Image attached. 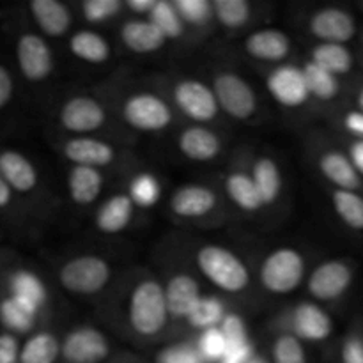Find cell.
I'll use <instances>...</instances> for the list:
<instances>
[{"instance_id": "obj_6", "label": "cell", "mask_w": 363, "mask_h": 363, "mask_svg": "<svg viewBox=\"0 0 363 363\" xmlns=\"http://www.w3.org/2000/svg\"><path fill=\"white\" fill-rule=\"evenodd\" d=\"M213 94L218 108L238 121L250 119L257 108L255 92L240 74L220 73L213 82Z\"/></svg>"}, {"instance_id": "obj_48", "label": "cell", "mask_w": 363, "mask_h": 363, "mask_svg": "<svg viewBox=\"0 0 363 363\" xmlns=\"http://www.w3.org/2000/svg\"><path fill=\"white\" fill-rule=\"evenodd\" d=\"M250 358H254V346L250 344V340H247V342L227 346L225 354L220 363H247Z\"/></svg>"}, {"instance_id": "obj_34", "label": "cell", "mask_w": 363, "mask_h": 363, "mask_svg": "<svg viewBox=\"0 0 363 363\" xmlns=\"http://www.w3.org/2000/svg\"><path fill=\"white\" fill-rule=\"evenodd\" d=\"M225 188L229 197L233 199L234 204L241 208L243 211H257L262 208V201L257 194L254 181L250 174L245 172H233L227 176Z\"/></svg>"}, {"instance_id": "obj_45", "label": "cell", "mask_w": 363, "mask_h": 363, "mask_svg": "<svg viewBox=\"0 0 363 363\" xmlns=\"http://www.w3.org/2000/svg\"><path fill=\"white\" fill-rule=\"evenodd\" d=\"M218 328L222 330L223 337H225L227 346L247 342L248 340L247 325H245V321L238 314H225V318L220 323Z\"/></svg>"}, {"instance_id": "obj_20", "label": "cell", "mask_w": 363, "mask_h": 363, "mask_svg": "<svg viewBox=\"0 0 363 363\" xmlns=\"http://www.w3.org/2000/svg\"><path fill=\"white\" fill-rule=\"evenodd\" d=\"M64 156L73 165L99 169V167H105L112 162L113 149L106 142L98 140V138L78 137L67 142L66 147H64Z\"/></svg>"}, {"instance_id": "obj_12", "label": "cell", "mask_w": 363, "mask_h": 363, "mask_svg": "<svg viewBox=\"0 0 363 363\" xmlns=\"http://www.w3.org/2000/svg\"><path fill=\"white\" fill-rule=\"evenodd\" d=\"M174 99L181 112L197 123L213 121L218 113L213 89L199 80H183L174 89Z\"/></svg>"}, {"instance_id": "obj_1", "label": "cell", "mask_w": 363, "mask_h": 363, "mask_svg": "<svg viewBox=\"0 0 363 363\" xmlns=\"http://www.w3.org/2000/svg\"><path fill=\"white\" fill-rule=\"evenodd\" d=\"M199 269L209 282L225 293H241L250 284V273L236 254L218 245H206L197 252Z\"/></svg>"}, {"instance_id": "obj_13", "label": "cell", "mask_w": 363, "mask_h": 363, "mask_svg": "<svg viewBox=\"0 0 363 363\" xmlns=\"http://www.w3.org/2000/svg\"><path fill=\"white\" fill-rule=\"evenodd\" d=\"M318 169L332 190H350L363 194V179L340 147H326L318 156Z\"/></svg>"}, {"instance_id": "obj_52", "label": "cell", "mask_w": 363, "mask_h": 363, "mask_svg": "<svg viewBox=\"0 0 363 363\" xmlns=\"http://www.w3.org/2000/svg\"><path fill=\"white\" fill-rule=\"evenodd\" d=\"M13 202V190L7 186V183L4 181V177L0 176V211L7 209Z\"/></svg>"}, {"instance_id": "obj_26", "label": "cell", "mask_w": 363, "mask_h": 363, "mask_svg": "<svg viewBox=\"0 0 363 363\" xmlns=\"http://www.w3.org/2000/svg\"><path fill=\"white\" fill-rule=\"evenodd\" d=\"M67 188L73 202L80 206L92 204L101 194L103 176L98 169L92 167L73 165L67 177Z\"/></svg>"}, {"instance_id": "obj_4", "label": "cell", "mask_w": 363, "mask_h": 363, "mask_svg": "<svg viewBox=\"0 0 363 363\" xmlns=\"http://www.w3.org/2000/svg\"><path fill=\"white\" fill-rule=\"evenodd\" d=\"M261 284L273 294H287L301 286L307 275V262L300 250L291 247L272 252L262 261Z\"/></svg>"}, {"instance_id": "obj_8", "label": "cell", "mask_w": 363, "mask_h": 363, "mask_svg": "<svg viewBox=\"0 0 363 363\" xmlns=\"http://www.w3.org/2000/svg\"><path fill=\"white\" fill-rule=\"evenodd\" d=\"M123 117L130 126L137 130L160 131L170 124L172 110L160 96L140 92L128 98L123 106Z\"/></svg>"}, {"instance_id": "obj_5", "label": "cell", "mask_w": 363, "mask_h": 363, "mask_svg": "<svg viewBox=\"0 0 363 363\" xmlns=\"http://www.w3.org/2000/svg\"><path fill=\"white\" fill-rule=\"evenodd\" d=\"M112 269L108 262L96 255H80L60 268L59 282L66 291L74 294L99 293L108 284Z\"/></svg>"}, {"instance_id": "obj_10", "label": "cell", "mask_w": 363, "mask_h": 363, "mask_svg": "<svg viewBox=\"0 0 363 363\" xmlns=\"http://www.w3.org/2000/svg\"><path fill=\"white\" fill-rule=\"evenodd\" d=\"M110 354V344L99 330L82 326L64 337L60 357L67 363H101Z\"/></svg>"}, {"instance_id": "obj_37", "label": "cell", "mask_w": 363, "mask_h": 363, "mask_svg": "<svg viewBox=\"0 0 363 363\" xmlns=\"http://www.w3.org/2000/svg\"><path fill=\"white\" fill-rule=\"evenodd\" d=\"M149 21L162 32L165 39H177L183 34V21L169 0H156L155 7L149 13Z\"/></svg>"}, {"instance_id": "obj_41", "label": "cell", "mask_w": 363, "mask_h": 363, "mask_svg": "<svg viewBox=\"0 0 363 363\" xmlns=\"http://www.w3.org/2000/svg\"><path fill=\"white\" fill-rule=\"evenodd\" d=\"M172 6L176 7L181 21L191 25L208 23L213 16V7L209 0H174Z\"/></svg>"}, {"instance_id": "obj_40", "label": "cell", "mask_w": 363, "mask_h": 363, "mask_svg": "<svg viewBox=\"0 0 363 363\" xmlns=\"http://www.w3.org/2000/svg\"><path fill=\"white\" fill-rule=\"evenodd\" d=\"M273 363H308L303 344L291 333L279 337L273 344Z\"/></svg>"}, {"instance_id": "obj_17", "label": "cell", "mask_w": 363, "mask_h": 363, "mask_svg": "<svg viewBox=\"0 0 363 363\" xmlns=\"http://www.w3.org/2000/svg\"><path fill=\"white\" fill-rule=\"evenodd\" d=\"M216 194L208 186L188 184L174 191L170 208L181 218H199L211 213L216 206Z\"/></svg>"}, {"instance_id": "obj_39", "label": "cell", "mask_w": 363, "mask_h": 363, "mask_svg": "<svg viewBox=\"0 0 363 363\" xmlns=\"http://www.w3.org/2000/svg\"><path fill=\"white\" fill-rule=\"evenodd\" d=\"M197 351L201 353L202 360L206 363H220L227 351V340L223 337L222 330L220 328H209L202 332V335L199 337Z\"/></svg>"}, {"instance_id": "obj_33", "label": "cell", "mask_w": 363, "mask_h": 363, "mask_svg": "<svg viewBox=\"0 0 363 363\" xmlns=\"http://www.w3.org/2000/svg\"><path fill=\"white\" fill-rule=\"evenodd\" d=\"M38 312V308L25 303L23 300L9 296L0 303V321L9 332L23 333L34 326Z\"/></svg>"}, {"instance_id": "obj_38", "label": "cell", "mask_w": 363, "mask_h": 363, "mask_svg": "<svg viewBox=\"0 0 363 363\" xmlns=\"http://www.w3.org/2000/svg\"><path fill=\"white\" fill-rule=\"evenodd\" d=\"M213 16L227 28H240L250 18V6L247 0H215L211 2Z\"/></svg>"}, {"instance_id": "obj_2", "label": "cell", "mask_w": 363, "mask_h": 363, "mask_svg": "<svg viewBox=\"0 0 363 363\" xmlns=\"http://www.w3.org/2000/svg\"><path fill=\"white\" fill-rule=\"evenodd\" d=\"M169 311L165 303V291L156 280H144L130 296L131 328L140 337H155L165 326Z\"/></svg>"}, {"instance_id": "obj_19", "label": "cell", "mask_w": 363, "mask_h": 363, "mask_svg": "<svg viewBox=\"0 0 363 363\" xmlns=\"http://www.w3.org/2000/svg\"><path fill=\"white\" fill-rule=\"evenodd\" d=\"M177 147L194 162H211L222 151V142L204 126H190L177 138Z\"/></svg>"}, {"instance_id": "obj_29", "label": "cell", "mask_w": 363, "mask_h": 363, "mask_svg": "<svg viewBox=\"0 0 363 363\" xmlns=\"http://www.w3.org/2000/svg\"><path fill=\"white\" fill-rule=\"evenodd\" d=\"M69 50L74 57L89 64H103L110 59V46L103 35L92 30H80L69 39Z\"/></svg>"}, {"instance_id": "obj_50", "label": "cell", "mask_w": 363, "mask_h": 363, "mask_svg": "<svg viewBox=\"0 0 363 363\" xmlns=\"http://www.w3.org/2000/svg\"><path fill=\"white\" fill-rule=\"evenodd\" d=\"M344 151H346V155L350 156L351 163H353L357 172L360 174V177L363 179V140L347 138V144Z\"/></svg>"}, {"instance_id": "obj_31", "label": "cell", "mask_w": 363, "mask_h": 363, "mask_svg": "<svg viewBox=\"0 0 363 363\" xmlns=\"http://www.w3.org/2000/svg\"><path fill=\"white\" fill-rule=\"evenodd\" d=\"M301 71H303L305 84H307L311 98L321 99V101H333L335 98H339L340 91H342L340 78L321 69V67L315 66L311 60L303 64Z\"/></svg>"}, {"instance_id": "obj_49", "label": "cell", "mask_w": 363, "mask_h": 363, "mask_svg": "<svg viewBox=\"0 0 363 363\" xmlns=\"http://www.w3.org/2000/svg\"><path fill=\"white\" fill-rule=\"evenodd\" d=\"M14 84L13 77H11L9 69L4 64H0V112L9 105L11 98H13Z\"/></svg>"}, {"instance_id": "obj_47", "label": "cell", "mask_w": 363, "mask_h": 363, "mask_svg": "<svg viewBox=\"0 0 363 363\" xmlns=\"http://www.w3.org/2000/svg\"><path fill=\"white\" fill-rule=\"evenodd\" d=\"M20 342L14 333H0V363H18Z\"/></svg>"}, {"instance_id": "obj_53", "label": "cell", "mask_w": 363, "mask_h": 363, "mask_svg": "<svg viewBox=\"0 0 363 363\" xmlns=\"http://www.w3.org/2000/svg\"><path fill=\"white\" fill-rule=\"evenodd\" d=\"M357 108L363 112V84L360 85V89H358L357 92Z\"/></svg>"}, {"instance_id": "obj_36", "label": "cell", "mask_w": 363, "mask_h": 363, "mask_svg": "<svg viewBox=\"0 0 363 363\" xmlns=\"http://www.w3.org/2000/svg\"><path fill=\"white\" fill-rule=\"evenodd\" d=\"M130 201L133 206L138 208H152L158 204L160 197H162V186L155 174L142 172L133 177L130 183V194H128Z\"/></svg>"}, {"instance_id": "obj_21", "label": "cell", "mask_w": 363, "mask_h": 363, "mask_svg": "<svg viewBox=\"0 0 363 363\" xmlns=\"http://www.w3.org/2000/svg\"><path fill=\"white\" fill-rule=\"evenodd\" d=\"M245 50L259 60H284L291 52V39L275 28L254 32L245 41Z\"/></svg>"}, {"instance_id": "obj_25", "label": "cell", "mask_w": 363, "mask_h": 363, "mask_svg": "<svg viewBox=\"0 0 363 363\" xmlns=\"http://www.w3.org/2000/svg\"><path fill=\"white\" fill-rule=\"evenodd\" d=\"M133 202L124 194L113 195L99 208L96 215V227L103 234H117L130 225L133 218Z\"/></svg>"}, {"instance_id": "obj_51", "label": "cell", "mask_w": 363, "mask_h": 363, "mask_svg": "<svg viewBox=\"0 0 363 363\" xmlns=\"http://www.w3.org/2000/svg\"><path fill=\"white\" fill-rule=\"evenodd\" d=\"M156 0H128L126 6L130 7L133 13H138V14H149L152 11V7H155Z\"/></svg>"}, {"instance_id": "obj_54", "label": "cell", "mask_w": 363, "mask_h": 363, "mask_svg": "<svg viewBox=\"0 0 363 363\" xmlns=\"http://www.w3.org/2000/svg\"><path fill=\"white\" fill-rule=\"evenodd\" d=\"M247 363H264V360H261V358L254 357V358H250V360H248Z\"/></svg>"}, {"instance_id": "obj_46", "label": "cell", "mask_w": 363, "mask_h": 363, "mask_svg": "<svg viewBox=\"0 0 363 363\" xmlns=\"http://www.w3.org/2000/svg\"><path fill=\"white\" fill-rule=\"evenodd\" d=\"M340 128L346 131L347 138H354V140H363V112L354 108L346 110L340 117Z\"/></svg>"}, {"instance_id": "obj_16", "label": "cell", "mask_w": 363, "mask_h": 363, "mask_svg": "<svg viewBox=\"0 0 363 363\" xmlns=\"http://www.w3.org/2000/svg\"><path fill=\"white\" fill-rule=\"evenodd\" d=\"M0 176L13 194H28L38 186V172L30 160L14 149H0Z\"/></svg>"}, {"instance_id": "obj_27", "label": "cell", "mask_w": 363, "mask_h": 363, "mask_svg": "<svg viewBox=\"0 0 363 363\" xmlns=\"http://www.w3.org/2000/svg\"><path fill=\"white\" fill-rule=\"evenodd\" d=\"M250 177L257 188L262 206L273 204L279 199L280 190H282V176H280L279 165L272 158L261 156L259 160H255Z\"/></svg>"}, {"instance_id": "obj_9", "label": "cell", "mask_w": 363, "mask_h": 363, "mask_svg": "<svg viewBox=\"0 0 363 363\" xmlns=\"http://www.w3.org/2000/svg\"><path fill=\"white\" fill-rule=\"evenodd\" d=\"M16 62L23 78L28 82H43L52 74V50L41 35L23 32L16 39Z\"/></svg>"}, {"instance_id": "obj_3", "label": "cell", "mask_w": 363, "mask_h": 363, "mask_svg": "<svg viewBox=\"0 0 363 363\" xmlns=\"http://www.w3.org/2000/svg\"><path fill=\"white\" fill-rule=\"evenodd\" d=\"M357 280V266L344 257L328 259L308 275V293L315 303H335L347 296Z\"/></svg>"}, {"instance_id": "obj_23", "label": "cell", "mask_w": 363, "mask_h": 363, "mask_svg": "<svg viewBox=\"0 0 363 363\" xmlns=\"http://www.w3.org/2000/svg\"><path fill=\"white\" fill-rule=\"evenodd\" d=\"M311 62L328 71L337 78H344L354 69V55L347 45L337 43H318L311 53Z\"/></svg>"}, {"instance_id": "obj_35", "label": "cell", "mask_w": 363, "mask_h": 363, "mask_svg": "<svg viewBox=\"0 0 363 363\" xmlns=\"http://www.w3.org/2000/svg\"><path fill=\"white\" fill-rule=\"evenodd\" d=\"M225 305H223L222 300H218L215 296H201V300L197 301V305L190 312L186 321L194 328H199L204 332V330L209 328H218L220 323L225 318Z\"/></svg>"}, {"instance_id": "obj_14", "label": "cell", "mask_w": 363, "mask_h": 363, "mask_svg": "<svg viewBox=\"0 0 363 363\" xmlns=\"http://www.w3.org/2000/svg\"><path fill=\"white\" fill-rule=\"evenodd\" d=\"M268 91L277 103L287 108H298L308 101L307 84L301 67L287 64L277 67L268 77Z\"/></svg>"}, {"instance_id": "obj_24", "label": "cell", "mask_w": 363, "mask_h": 363, "mask_svg": "<svg viewBox=\"0 0 363 363\" xmlns=\"http://www.w3.org/2000/svg\"><path fill=\"white\" fill-rule=\"evenodd\" d=\"M121 41L135 53H152L162 48L167 39L149 20H131L121 28Z\"/></svg>"}, {"instance_id": "obj_30", "label": "cell", "mask_w": 363, "mask_h": 363, "mask_svg": "<svg viewBox=\"0 0 363 363\" xmlns=\"http://www.w3.org/2000/svg\"><path fill=\"white\" fill-rule=\"evenodd\" d=\"M60 357V342L53 333L39 332L20 346L18 363H55Z\"/></svg>"}, {"instance_id": "obj_28", "label": "cell", "mask_w": 363, "mask_h": 363, "mask_svg": "<svg viewBox=\"0 0 363 363\" xmlns=\"http://www.w3.org/2000/svg\"><path fill=\"white\" fill-rule=\"evenodd\" d=\"M330 201L340 222L353 233L363 234V194L350 190H332Z\"/></svg>"}, {"instance_id": "obj_11", "label": "cell", "mask_w": 363, "mask_h": 363, "mask_svg": "<svg viewBox=\"0 0 363 363\" xmlns=\"http://www.w3.org/2000/svg\"><path fill=\"white\" fill-rule=\"evenodd\" d=\"M291 335L300 342H325L333 335V319L315 301L298 303L291 312Z\"/></svg>"}, {"instance_id": "obj_43", "label": "cell", "mask_w": 363, "mask_h": 363, "mask_svg": "<svg viewBox=\"0 0 363 363\" xmlns=\"http://www.w3.org/2000/svg\"><path fill=\"white\" fill-rule=\"evenodd\" d=\"M123 7L119 0H85L82 4V13L89 23H103L116 16Z\"/></svg>"}, {"instance_id": "obj_18", "label": "cell", "mask_w": 363, "mask_h": 363, "mask_svg": "<svg viewBox=\"0 0 363 363\" xmlns=\"http://www.w3.org/2000/svg\"><path fill=\"white\" fill-rule=\"evenodd\" d=\"M163 291H165L167 311H169V315H174V318L186 319L202 296L199 284L195 282L194 277L186 273L174 275L167 287H163Z\"/></svg>"}, {"instance_id": "obj_7", "label": "cell", "mask_w": 363, "mask_h": 363, "mask_svg": "<svg viewBox=\"0 0 363 363\" xmlns=\"http://www.w3.org/2000/svg\"><path fill=\"white\" fill-rule=\"evenodd\" d=\"M308 30L319 43L347 45L357 35V18L351 11L339 6L321 7L308 20Z\"/></svg>"}, {"instance_id": "obj_44", "label": "cell", "mask_w": 363, "mask_h": 363, "mask_svg": "<svg viewBox=\"0 0 363 363\" xmlns=\"http://www.w3.org/2000/svg\"><path fill=\"white\" fill-rule=\"evenodd\" d=\"M156 363H206L202 360L197 347L190 344H176L169 346L158 354Z\"/></svg>"}, {"instance_id": "obj_55", "label": "cell", "mask_w": 363, "mask_h": 363, "mask_svg": "<svg viewBox=\"0 0 363 363\" xmlns=\"http://www.w3.org/2000/svg\"><path fill=\"white\" fill-rule=\"evenodd\" d=\"M362 43H363V38H362Z\"/></svg>"}, {"instance_id": "obj_42", "label": "cell", "mask_w": 363, "mask_h": 363, "mask_svg": "<svg viewBox=\"0 0 363 363\" xmlns=\"http://www.w3.org/2000/svg\"><path fill=\"white\" fill-rule=\"evenodd\" d=\"M339 363H363V321L357 323L340 342Z\"/></svg>"}, {"instance_id": "obj_32", "label": "cell", "mask_w": 363, "mask_h": 363, "mask_svg": "<svg viewBox=\"0 0 363 363\" xmlns=\"http://www.w3.org/2000/svg\"><path fill=\"white\" fill-rule=\"evenodd\" d=\"M11 296L23 300L34 308H41L46 301V287L38 275L27 269H18L9 279Z\"/></svg>"}, {"instance_id": "obj_22", "label": "cell", "mask_w": 363, "mask_h": 363, "mask_svg": "<svg viewBox=\"0 0 363 363\" xmlns=\"http://www.w3.org/2000/svg\"><path fill=\"white\" fill-rule=\"evenodd\" d=\"M30 14L38 27L52 38H60L71 27V13L59 0H32Z\"/></svg>"}, {"instance_id": "obj_15", "label": "cell", "mask_w": 363, "mask_h": 363, "mask_svg": "<svg viewBox=\"0 0 363 363\" xmlns=\"http://www.w3.org/2000/svg\"><path fill=\"white\" fill-rule=\"evenodd\" d=\"M60 124L73 133H91L105 124L106 113L103 106L89 96H77L64 103L59 113Z\"/></svg>"}]
</instances>
